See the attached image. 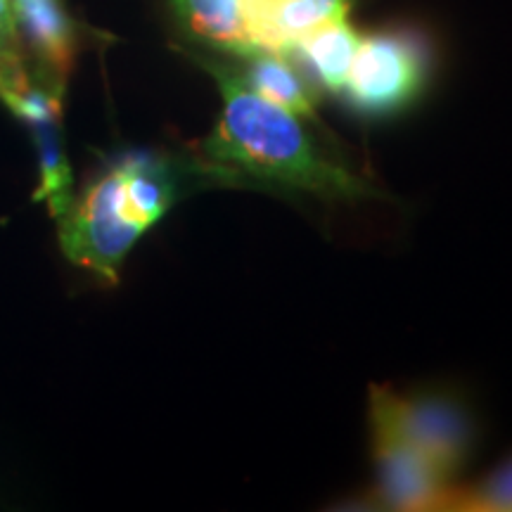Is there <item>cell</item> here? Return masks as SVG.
Listing matches in <instances>:
<instances>
[{
    "label": "cell",
    "mask_w": 512,
    "mask_h": 512,
    "mask_svg": "<svg viewBox=\"0 0 512 512\" xmlns=\"http://www.w3.org/2000/svg\"><path fill=\"white\" fill-rule=\"evenodd\" d=\"M211 74L223 98L219 126L204 143L200 162L211 181H245L252 188L309 192L325 200H356L373 192L313 143L297 114L256 95L238 74L219 67Z\"/></svg>",
    "instance_id": "6da1fadb"
},
{
    "label": "cell",
    "mask_w": 512,
    "mask_h": 512,
    "mask_svg": "<svg viewBox=\"0 0 512 512\" xmlns=\"http://www.w3.org/2000/svg\"><path fill=\"white\" fill-rule=\"evenodd\" d=\"M430 53L413 31H380L361 38L342 93L368 117H387L408 107L425 86Z\"/></svg>",
    "instance_id": "7a4b0ae2"
},
{
    "label": "cell",
    "mask_w": 512,
    "mask_h": 512,
    "mask_svg": "<svg viewBox=\"0 0 512 512\" xmlns=\"http://www.w3.org/2000/svg\"><path fill=\"white\" fill-rule=\"evenodd\" d=\"M143 233L128 219L114 164L88 185L81 200H74L60 219V245L69 261L110 283H117L126 254Z\"/></svg>",
    "instance_id": "3957f363"
},
{
    "label": "cell",
    "mask_w": 512,
    "mask_h": 512,
    "mask_svg": "<svg viewBox=\"0 0 512 512\" xmlns=\"http://www.w3.org/2000/svg\"><path fill=\"white\" fill-rule=\"evenodd\" d=\"M370 403L380 406L406 441L451 479L475 448V420L456 396L422 392L399 396L375 387Z\"/></svg>",
    "instance_id": "277c9868"
},
{
    "label": "cell",
    "mask_w": 512,
    "mask_h": 512,
    "mask_svg": "<svg viewBox=\"0 0 512 512\" xmlns=\"http://www.w3.org/2000/svg\"><path fill=\"white\" fill-rule=\"evenodd\" d=\"M373 422L377 496L392 510H451L456 489L411 441L389 422L380 406L370 403Z\"/></svg>",
    "instance_id": "5b68a950"
},
{
    "label": "cell",
    "mask_w": 512,
    "mask_h": 512,
    "mask_svg": "<svg viewBox=\"0 0 512 512\" xmlns=\"http://www.w3.org/2000/svg\"><path fill=\"white\" fill-rule=\"evenodd\" d=\"M242 8L259 53L290 57L302 38L347 17L349 0H242Z\"/></svg>",
    "instance_id": "8992f818"
},
{
    "label": "cell",
    "mask_w": 512,
    "mask_h": 512,
    "mask_svg": "<svg viewBox=\"0 0 512 512\" xmlns=\"http://www.w3.org/2000/svg\"><path fill=\"white\" fill-rule=\"evenodd\" d=\"M15 22L53 81L72 69L76 53L74 24L60 0H10Z\"/></svg>",
    "instance_id": "52a82bcc"
},
{
    "label": "cell",
    "mask_w": 512,
    "mask_h": 512,
    "mask_svg": "<svg viewBox=\"0 0 512 512\" xmlns=\"http://www.w3.org/2000/svg\"><path fill=\"white\" fill-rule=\"evenodd\" d=\"M174 8L185 27L211 46L242 57L259 53L242 0H174Z\"/></svg>",
    "instance_id": "ba28073f"
},
{
    "label": "cell",
    "mask_w": 512,
    "mask_h": 512,
    "mask_svg": "<svg viewBox=\"0 0 512 512\" xmlns=\"http://www.w3.org/2000/svg\"><path fill=\"white\" fill-rule=\"evenodd\" d=\"M361 36L347 22V17L325 24L299 41L294 53H299L309 64L313 76L332 93H339L347 81L351 60H354Z\"/></svg>",
    "instance_id": "9c48e42d"
},
{
    "label": "cell",
    "mask_w": 512,
    "mask_h": 512,
    "mask_svg": "<svg viewBox=\"0 0 512 512\" xmlns=\"http://www.w3.org/2000/svg\"><path fill=\"white\" fill-rule=\"evenodd\" d=\"M245 83L256 95L283 107V110L297 114V117H311L313 98L306 88L297 69L287 62L285 55L256 53L249 55V69Z\"/></svg>",
    "instance_id": "30bf717a"
},
{
    "label": "cell",
    "mask_w": 512,
    "mask_h": 512,
    "mask_svg": "<svg viewBox=\"0 0 512 512\" xmlns=\"http://www.w3.org/2000/svg\"><path fill=\"white\" fill-rule=\"evenodd\" d=\"M38 162H41V188L36 190V200L48 202L50 214L57 221L67 214L74 204L72 197V171L64 155L60 121L34 126Z\"/></svg>",
    "instance_id": "8fae6325"
},
{
    "label": "cell",
    "mask_w": 512,
    "mask_h": 512,
    "mask_svg": "<svg viewBox=\"0 0 512 512\" xmlns=\"http://www.w3.org/2000/svg\"><path fill=\"white\" fill-rule=\"evenodd\" d=\"M451 510L512 512V456L467 491H456Z\"/></svg>",
    "instance_id": "7c38bea8"
},
{
    "label": "cell",
    "mask_w": 512,
    "mask_h": 512,
    "mask_svg": "<svg viewBox=\"0 0 512 512\" xmlns=\"http://www.w3.org/2000/svg\"><path fill=\"white\" fill-rule=\"evenodd\" d=\"M19 43L15 12H12L10 0H0V53H15Z\"/></svg>",
    "instance_id": "4fadbf2b"
}]
</instances>
